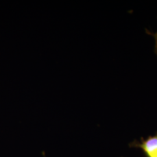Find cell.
<instances>
[{"mask_svg": "<svg viewBox=\"0 0 157 157\" xmlns=\"http://www.w3.org/2000/svg\"><path fill=\"white\" fill-rule=\"evenodd\" d=\"M129 146L142 149L147 157H157V132L154 136H150L146 140L141 139V142L135 141Z\"/></svg>", "mask_w": 157, "mask_h": 157, "instance_id": "obj_1", "label": "cell"}, {"mask_svg": "<svg viewBox=\"0 0 157 157\" xmlns=\"http://www.w3.org/2000/svg\"><path fill=\"white\" fill-rule=\"evenodd\" d=\"M154 37H155V52H156L157 55V33L155 34Z\"/></svg>", "mask_w": 157, "mask_h": 157, "instance_id": "obj_2", "label": "cell"}]
</instances>
